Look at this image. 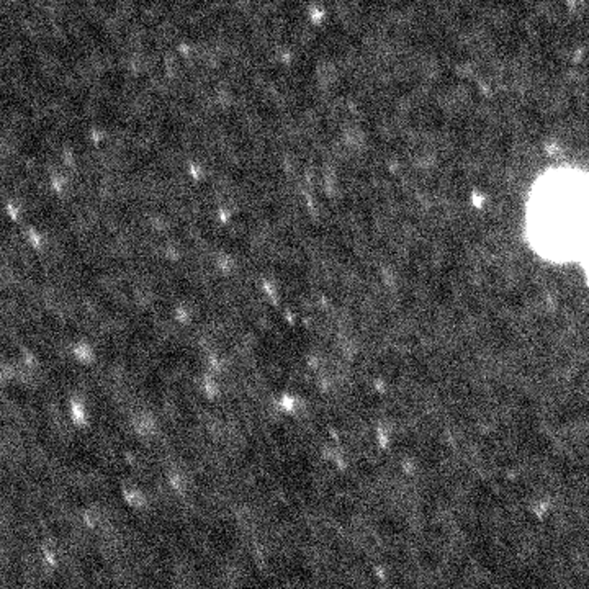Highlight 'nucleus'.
<instances>
[{
    "mask_svg": "<svg viewBox=\"0 0 589 589\" xmlns=\"http://www.w3.org/2000/svg\"><path fill=\"white\" fill-rule=\"evenodd\" d=\"M198 390L206 401H216L223 394V381L216 373L205 372L198 378Z\"/></svg>",
    "mask_w": 589,
    "mask_h": 589,
    "instance_id": "obj_5",
    "label": "nucleus"
},
{
    "mask_svg": "<svg viewBox=\"0 0 589 589\" xmlns=\"http://www.w3.org/2000/svg\"><path fill=\"white\" fill-rule=\"evenodd\" d=\"M66 409H67L69 422L72 424L74 427L87 429L88 426H90L92 412H90V408H88V403L82 396L74 394V396L67 398Z\"/></svg>",
    "mask_w": 589,
    "mask_h": 589,
    "instance_id": "obj_2",
    "label": "nucleus"
},
{
    "mask_svg": "<svg viewBox=\"0 0 589 589\" xmlns=\"http://www.w3.org/2000/svg\"><path fill=\"white\" fill-rule=\"evenodd\" d=\"M70 358L79 363L80 367H92L98 360V349L97 345L88 339H75L69 345Z\"/></svg>",
    "mask_w": 589,
    "mask_h": 589,
    "instance_id": "obj_3",
    "label": "nucleus"
},
{
    "mask_svg": "<svg viewBox=\"0 0 589 589\" xmlns=\"http://www.w3.org/2000/svg\"><path fill=\"white\" fill-rule=\"evenodd\" d=\"M120 496L123 504L133 511H143L149 504V494L143 486L133 485V483H125L120 488Z\"/></svg>",
    "mask_w": 589,
    "mask_h": 589,
    "instance_id": "obj_4",
    "label": "nucleus"
},
{
    "mask_svg": "<svg viewBox=\"0 0 589 589\" xmlns=\"http://www.w3.org/2000/svg\"><path fill=\"white\" fill-rule=\"evenodd\" d=\"M129 427H131V432L136 439L149 440L157 435L159 429H161V422H159L154 412L139 409L129 417Z\"/></svg>",
    "mask_w": 589,
    "mask_h": 589,
    "instance_id": "obj_1",
    "label": "nucleus"
},
{
    "mask_svg": "<svg viewBox=\"0 0 589 589\" xmlns=\"http://www.w3.org/2000/svg\"><path fill=\"white\" fill-rule=\"evenodd\" d=\"M304 399L294 391H284L277 396V409L284 416H294L303 409Z\"/></svg>",
    "mask_w": 589,
    "mask_h": 589,
    "instance_id": "obj_6",
    "label": "nucleus"
}]
</instances>
